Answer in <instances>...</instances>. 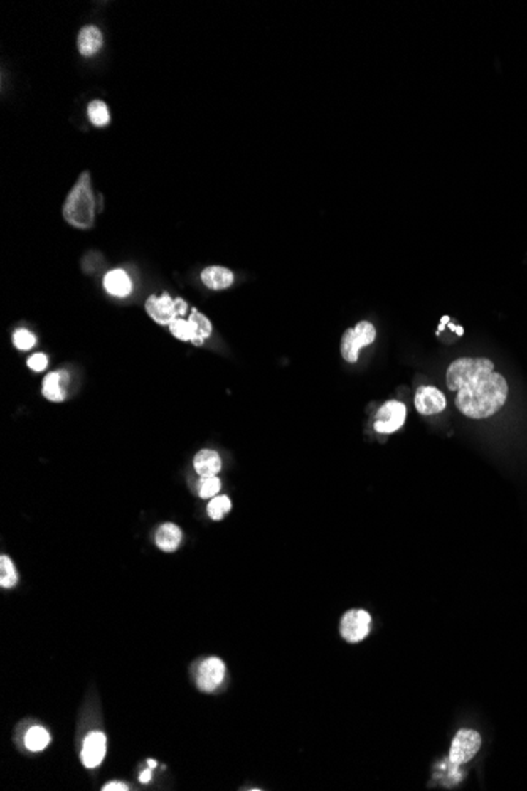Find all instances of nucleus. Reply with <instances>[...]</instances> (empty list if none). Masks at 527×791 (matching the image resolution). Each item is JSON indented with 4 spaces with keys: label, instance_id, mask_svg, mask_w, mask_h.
Here are the masks:
<instances>
[{
    "label": "nucleus",
    "instance_id": "1",
    "mask_svg": "<svg viewBox=\"0 0 527 791\" xmlns=\"http://www.w3.org/2000/svg\"><path fill=\"white\" fill-rule=\"evenodd\" d=\"M447 387L458 392L457 408L471 419H486L505 405L507 381L485 357L457 359L447 370Z\"/></svg>",
    "mask_w": 527,
    "mask_h": 791
},
{
    "label": "nucleus",
    "instance_id": "2",
    "mask_svg": "<svg viewBox=\"0 0 527 791\" xmlns=\"http://www.w3.org/2000/svg\"><path fill=\"white\" fill-rule=\"evenodd\" d=\"M63 218L78 229H89L95 221V196H93L90 174L84 171L70 190L63 203Z\"/></svg>",
    "mask_w": 527,
    "mask_h": 791
},
{
    "label": "nucleus",
    "instance_id": "3",
    "mask_svg": "<svg viewBox=\"0 0 527 791\" xmlns=\"http://www.w3.org/2000/svg\"><path fill=\"white\" fill-rule=\"evenodd\" d=\"M376 340V329L368 321H362L353 329H348L341 340V354L346 362L356 363L358 361V352L362 348L371 344Z\"/></svg>",
    "mask_w": 527,
    "mask_h": 791
},
{
    "label": "nucleus",
    "instance_id": "4",
    "mask_svg": "<svg viewBox=\"0 0 527 791\" xmlns=\"http://www.w3.org/2000/svg\"><path fill=\"white\" fill-rule=\"evenodd\" d=\"M480 747L481 736L477 731L469 728L459 730L450 745V763H453L454 766L467 763V761H471L479 753Z\"/></svg>",
    "mask_w": 527,
    "mask_h": 791
},
{
    "label": "nucleus",
    "instance_id": "5",
    "mask_svg": "<svg viewBox=\"0 0 527 791\" xmlns=\"http://www.w3.org/2000/svg\"><path fill=\"white\" fill-rule=\"evenodd\" d=\"M370 627H371V616L368 611L351 610L343 616L339 630H341V635L346 642L358 643L370 634Z\"/></svg>",
    "mask_w": 527,
    "mask_h": 791
},
{
    "label": "nucleus",
    "instance_id": "6",
    "mask_svg": "<svg viewBox=\"0 0 527 791\" xmlns=\"http://www.w3.org/2000/svg\"><path fill=\"white\" fill-rule=\"evenodd\" d=\"M406 420V406L400 401H387L382 405L374 420V430L382 435L395 433Z\"/></svg>",
    "mask_w": 527,
    "mask_h": 791
},
{
    "label": "nucleus",
    "instance_id": "7",
    "mask_svg": "<svg viewBox=\"0 0 527 791\" xmlns=\"http://www.w3.org/2000/svg\"><path fill=\"white\" fill-rule=\"evenodd\" d=\"M226 674L225 662L218 657H211L202 662L198 671V687L202 692H213L218 687Z\"/></svg>",
    "mask_w": 527,
    "mask_h": 791
},
{
    "label": "nucleus",
    "instance_id": "8",
    "mask_svg": "<svg viewBox=\"0 0 527 791\" xmlns=\"http://www.w3.org/2000/svg\"><path fill=\"white\" fill-rule=\"evenodd\" d=\"M447 406L444 393L432 386H422L415 392V409L422 415L442 413Z\"/></svg>",
    "mask_w": 527,
    "mask_h": 791
},
{
    "label": "nucleus",
    "instance_id": "9",
    "mask_svg": "<svg viewBox=\"0 0 527 791\" xmlns=\"http://www.w3.org/2000/svg\"><path fill=\"white\" fill-rule=\"evenodd\" d=\"M146 312L156 324L169 326L172 321L177 319L176 305L168 294L161 296H150L146 302Z\"/></svg>",
    "mask_w": 527,
    "mask_h": 791
},
{
    "label": "nucleus",
    "instance_id": "10",
    "mask_svg": "<svg viewBox=\"0 0 527 791\" xmlns=\"http://www.w3.org/2000/svg\"><path fill=\"white\" fill-rule=\"evenodd\" d=\"M106 755V736L101 731L89 733L82 745V763L85 768L93 769L100 766Z\"/></svg>",
    "mask_w": 527,
    "mask_h": 791
},
{
    "label": "nucleus",
    "instance_id": "11",
    "mask_svg": "<svg viewBox=\"0 0 527 791\" xmlns=\"http://www.w3.org/2000/svg\"><path fill=\"white\" fill-rule=\"evenodd\" d=\"M201 280L208 290L221 291L228 290L234 283V273L228 267H221V265H211L206 267L201 273Z\"/></svg>",
    "mask_w": 527,
    "mask_h": 791
},
{
    "label": "nucleus",
    "instance_id": "12",
    "mask_svg": "<svg viewBox=\"0 0 527 791\" xmlns=\"http://www.w3.org/2000/svg\"><path fill=\"white\" fill-rule=\"evenodd\" d=\"M103 286L107 294L114 297H127L133 290V283L128 273L122 269H114L107 272L103 280Z\"/></svg>",
    "mask_w": 527,
    "mask_h": 791
},
{
    "label": "nucleus",
    "instance_id": "13",
    "mask_svg": "<svg viewBox=\"0 0 527 791\" xmlns=\"http://www.w3.org/2000/svg\"><path fill=\"white\" fill-rule=\"evenodd\" d=\"M103 46V33L97 26H85L78 35V49L85 57H92L100 53Z\"/></svg>",
    "mask_w": 527,
    "mask_h": 791
},
{
    "label": "nucleus",
    "instance_id": "14",
    "mask_svg": "<svg viewBox=\"0 0 527 791\" xmlns=\"http://www.w3.org/2000/svg\"><path fill=\"white\" fill-rule=\"evenodd\" d=\"M68 383V375L65 371H53L43 379V397L53 403H60L65 400L63 387Z\"/></svg>",
    "mask_w": 527,
    "mask_h": 791
},
{
    "label": "nucleus",
    "instance_id": "15",
    "mask_svg": "<svg viewBox=\"0 0 527 791\" xmlns=\"http://www.w3.org/2000/svg\"><path fill=\"white\" fill-rule=\"evenodd\" d=\"M194 469L201 477H212L221 471V458L212 449L201 450L194 457Z\"/></svg>",
    "mask_w": 527,
    "mask_h": 791
},
{
    "label": "nucleus",
    "instance_id": "16",
    "mask_svg": "<svg viewBox=\"0 0 527 791\" xmlns=\"http://www.w3.org/2000/svg\"><path fill=\"white\" fill-rule=\"evenodd\" d=\"M155 542L163 551H176L182 542V531L174 523H164L156 529Z\"/></svg>",
    "mask_w": 527,
    "mask_h": 791
},
{
    "label": "nucleus",
    "instance_id": "17",
    "mask_svg": "<svg viewBox=\"0 0 527 791\" xmlns=\"http://www.w3.org/2000/svg\"><path fill=\"white\" fill-rule=\"evenodd\" d=\"M190 321L191 324L194 326V332H196V338L193 340L194 346H201L202 343H204L206 338H208L213 332V326L211 319L204 316L202 313L193 310L190 314Z\"/></svg>",
    "mask_w": 527,
    "mask_h": 791
},
{
    "label": "nucleus",
    "instance_id": "18",
    "mask_svg": "<svg viewBox=\"0 0 527 791\" xmlns=\"http://www.w3.org/2000/svg\"><path fill=\"white\" fill-rule=\"evenodd\" d=\"M49 743H50V736L48 730L43 728V726H32V728L27 731L26 747L28 750L41 752L43 749H46Z\"/></svg>",
    "mask_w": 527,
    "mask_h": 791
},
{
    "label": "nucleus",
    "instance_id": "19",
    "mask_svg": "<svg viewBox=\"0 0 527 791\" xmlns=\"http://www.w3.org/2000/svg\"><path fill=\"white\" fill-rule=\"evenodd\" d=\"M87 116H89L92 124L98 127V128L106 127L111 120L110 111H107V106H106L105 102H101V100H93V102L89 103Z\"/></svg>",
    "mask_w": 527,
    "mask_h": 791
},
{
    "label": "nucleus",
    "instance_id": "20",
    "mask_svg": "<svg viewBox=\"0 0 527 791\" xmlns=\"http://www.w3.org/2000/svg\"><path fill=\"white\" fill-rule=\"evenodd\" d=\"M169 330L172 336H176L177 340L180 341H191L194 338H196V332H194V326L191 324V321L188 319H182V318H177L174 319L169 324Z\"/></svg>",
    "mask_w": 527,
    "mask_h": 791
},
{
    "label": "nucleus",
    "instance_id": "21",
    "mask_svg": "<svg viewBox=\"0 0 527 791\" xmlns=\"http://www.w3.org/2000/svg\"><path fill=\"white\" fill-rule=\"evenodd\" d=\"M229 510H230V499L228 496H215L207 506V514L215 521L225 519V516L229 514Z\"/></svg>",
    "mask_w": 527,
    "mask_h": 791
},
{
    "label": "nucleus",
    "instance_id": "22",
    "mask_svg": "<svg viewBox=\"0 0 527 791\" xmlns=\"http://www.w3.org/2000/svg\"><path fill=\"white\" fill-rule=\"evenodd\" d=\"M18 583V575L9 556L0 558V586L13 588Z\"/></svg>",
    "mask_w": 527,
    "mask_h": 791
},
{
    "label": "nucleus",
    "instance_id": "23",
    "mask_svg": "<svg viewBox=\"0 0 527 791\" xmlns=\"http://www.w3.org/2000/svg\"><path fill=\"white\" fill-rule=\"evenodd\" d=\"M221 490V480L212 476V477H201L198 492L202 499H212L215 498L218 492Z\"/></svg>",
    "mask_w": 527,
    "mask_h": 791
},
{
    "label": "nucleus",
    "instance_id": "24",
    "mask_svg": "<svg viewBox=\"0 0 527 791\" xmlns=\"http://www.w3.org/2000/svg\"><path fill=\"white\" fill-rule=\"evenodd\" d=\"M13 344L19 351H28L37 344V336L26 329H18L13 334Z\"/></svg>",
    "mask_w": 527,
    "mask_h": 791
},
{
    "label": "nucleus",
    "instance_id": "25",
    "mask_svg": "<svg viewBox=\"0 0 527 791\" xmlns=\"http://www.w3.org/2000/svg\"><path fill=\"white\" fill-rule=\"evenodd\" d=\"M48 363H49L48 356L43 354V352H37V354L28 357V361H27L28 368H31L32 371H37V373L45 371L48 368Z\"/></svg>",
    "mask_w": 527,
    "mask_h": 791
},
{
    "label": "nucleus",
    "instance_id": "26",
    "mask_svg": "<svg viewBox=\"0 0 527 791\" xmlns=\"http://www.w3.org/2000/svg\"><path fill=\"white\" fill-rule=\"evenodd\" d=\"M103 790H105V791H115V790H119V791H127L128 787L125 785V783H122V782H111V783H106V785L103 787Z\"/></svg>",
    "mask_w": 527,
    "mask_h": 791
},
{
    "label": "nucleus",
    "instance_id": "27",
    "mask_svg": "<svg viewBox=\"0 0 527 791\" xmlns=\"http://www.w3.org/2000/svg\"><path fill=\"white\" fill-rule=\"evenodd\" d=\"M174 305H176V313L177 314H185L186 310H188V305H186V302L182 300V299H176Z\"/></svg>",
    "mask_w": 527,
    "mask_h": 791
},
{
    "label": "nucleus",
    "instance_id": "28",
    "mask_svg": "<svg viewBox=\"0 0 527 791\" xmlns=\"http://www.w3.org/2000/svg\"><path fill=\"white\" fill-rule=\"evenodd\" d=\"M150 779H151V773H150V771H144V773L141 774V777H139V780H141L142 783L150 782Z\"/></svg>",
    "mask_w": 527,
    "mask_h": 791
},
{
    "label": "nucleus",
    "instance_id": "29",
    "mask_svg": "<svg viewBox=\"0 0 527 791\" xmlns=\"http://www.w3.org/2000/svg\"><path fill=\"white\" fill-rule=\"evenodd\" d=\"M147 765H149L150 768H155V766H156V761H155V760H149V761H147Z\"/></svg>",
    "mask_w": 527,
    "mask_h": 791
}]
</instances>
